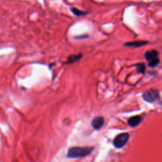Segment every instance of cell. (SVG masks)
Returning a JSON list of instances; mask_svg holds the SVG:
<instances>
[{
  "instance_id": "obj_6",
  "label": "cell",
  "mask_w": 162,
  "mask_h": 162,
  "mask_svg": "<svg viewBox=\"0 0 162 162\" xmlns=\"http://www.w3.org/2000/svg\"><path fill=\"white\" fill-rule=\"evenodd\" d=\"M145 58L147 61H150L154 58L158 57V51L155 50V49H152V50H150L148 51H146L145 55Z\"/></svg>"
},
{
  "instance_id": "obj_1",
  "label": "cell",
  "mask_w": 162,
  "mask_h": 162,
  "mask_svg": "<svg viewBox=\"0 0 162 162\" xmlns=\"http://www.w3.org/2000/svg\"><path fill=\"white\" fill-rule=\"evenodd\" d=\"M94 147H72L68 149L67 158H80L88 156L94 150Z\"/></svg>"
},
{
  "instance_id": "obj_9",
  "label": "cell",
  "mask_w": 162,
  "mask_h": 162,
  "mask_svg": "<svg viewBox=\"0 0 162 162\" xmlns=\"http://www.w3.org/2000/svg\"><path fill=\"white\" fill-rule=\"evenodd\" d=\"M135 67L137 69V72L138 74H145L146 71V65L144 63H139L135 65Z\"/></svg>"
},
{
  "instance_id": "obj_11",
  "label": "cell",
  "mask_w": 162,
  "mask_h": 162,
  "mask_svg": "<svg viewBox=\"0 0 162 162\" xmlns=\"http://www.w3.org/2000/svg\"><path fill=\"white\" fill-rule=\"evenodd\" d=\"M72 11L73 14L74 15H75L76 16H81V15H86L87 13L86 12H84V11H82L79 9H77L76 8H72Z\"/></svg>"
},
{
  "instance_id": "obj_12",
  "label": "cell",
  "mask_w": 162,
  "mask_h": 162,
  "mask_svg": "<svg viewBox=\"0 0 162 162\" xmlns=\"http://www.w3.org/2000/svg\"><path fill=\"white\" fill-rule=\"evenodd\" d=\"M87 35H86L85 36H80V37H75V39H77V40H81V39H85L86 37H87Z\"/></svg>"
},
{
  "instance_id": "obj_10",
  "label": "cell",
  "mask_w": 162,
  "mask_h": 162,
  "mask_svg": "<svg viewBox=\"0 0 162 162\" xmlns=\"http://www.w3.org/2000/svg\"><path fill=\"white\" fill-rule=\"evenodd\" d=\"M159 63H160V58L158 57H157L148 62V66L150 68H154L158 66Z\"/></svg>"
},
{
  "instance_id": "obj_4",
  "label": "cell",
  "mask_w": 162,
  "mask_h": 162,
  "mask_svg": "<svg viewBox=\"0 0 162 162\" xmlns=\"http://www.w3.org/2000/svg\"><path fill=\"white\" fill-rule=\"evenodd\" d=\"M105 124V119L103 116H97L91 122V125L94 129H100Z\"/></svg>"
},
{
  "instance_id": "obj_3",
  "label": "cell",
  "mask_w": 162,
  "mask_h": 162,
  "mask_svg": "<svg viewBox=\"0 0 162 162\" xmlns=\"http://www.w3.org/2000/svg\"><path fill=\"white\" fill-rule=\"evenodd\" d=\"M159 96V93L156 89H150L145 91L142 95V98L145 101L153 103L156 101Z\"/></svg>"
},
{
  "instance_id": "obj_7",
  "label": "cell",
  "mask_w": 162,
  "mask_h": 162,
  "mask_svg": "<svg viewBox=\"0 0 162 162\" xmlns=\"http://www.w3.org/2000/svg\"><path fill=\"white\" fill-rule=\"evenodd\" d=\"M148 43L147 41H134V42H129L126 43L124 44L125 46L127 47H134V48H138L141 46H143L147 44Z\"/></svg>"
},
{
  "instance_id": "obj_8",
  "label": "cell",
  "mask_w": 162,
  "mask_h": 162,
  "mask_svg": "<svg viewBox=\"0 0 162 162\" xmlns=\"http://www.w3.org/2000/svg\"><path fill=\"white\" fill-rule=\"evenodd\" d=\"M82 57V55L81 53H79L77 55H70V56L68 57L67 61L65 62V63L66 64H70V63H73L75 62H77L79 61Z\"/></svg>"
},
{
  "instance_id": "obj_5",
  "label": "cell",
  "mask_w": 162,
  "mask_h": 162,
  "mask_svg": "<svg viewBox=\"0 0 162 162\" xmlns=\"http://www.w3.org/2000/svg\"><path fill=\"white\" fill-rule=\"evenodd\" d=\"M142 122L141 116L136 115L129 118L128 120V124L132 127H135L138 126Z\"/></svg>"
},
{
  "instance_id": "obj_2",
  "label": "cell",
  "mask_w": 162,
  "mask_h": 162,
  "mask_svg": "<svg viewBox=\"0 0 162 162\" xmlns=\"http://www.w3.org/2000/svg\"><path fill=\"white\" fill-rule=\"evenodd\" d=\"M129 138H130V135L128 133H122L116 135L113 141L115 148L120 149L124 147V146L127 143Z\"/></svg>"
}]
</instances>
